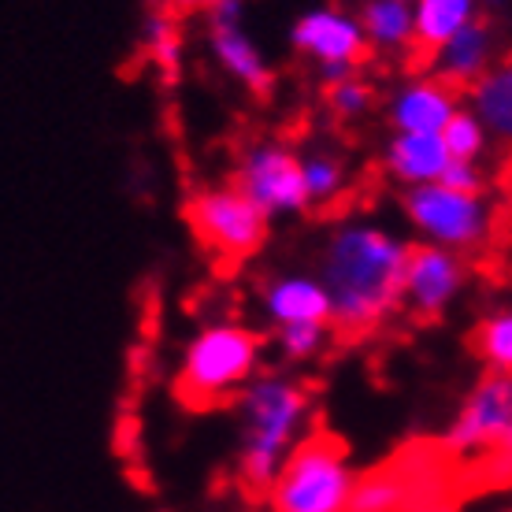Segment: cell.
<instances>
[{
    "label": "cell",
    "mask_w": 512,
    "mask_h": 512,
    "mask_svg": "<svg viewBox=\"0 0 512 512\" xmlns=\"http://www.w3.org/2000/svg\"><path fill=\"white\" fill-rule=\"evenodd\" d=\"M412 242L379 219L338 223L320 249L316 279L331 297V323L349 334L375 331L401 308V279Z\"/></svg>",
    "instance_id": "6da1fadb"
},
{
    "label": "cell",
    "mask_w": 512,
    "mask_h": 512,
    "mask_svg": "<svg viewBox=\"0 0 512 512\" xmlns=\"http://www.w3.org/2000/svg\"><path fill=\"white\" fill-rule=\"evenodd\" d=\"M238 409V475L249 490H268L290 449L308 435L312 394L282 372H256L234 394Z\"/></svg>",
    "instance_id": "7a4b0ae2"
},
{
    "label": "cell",
    "mask_w": 512,
    "mask_h": 512,
    "mask_svg": "<svg viewBox=\"0 0 512 512\" xmlns=\"http://www.w3.org/2000/svg\"><path fill=\"white\" fill-rule=\"evenodd\" d=\"M264 357V338L245 323H205L182 349L179 394L190 405L231 401L256 372Z\"/></svg>",
    "instance_id": "3957f363"
},
{
    "label": "cell",
    "mask_w": 512,
    "mask_h": 512,
    "mask_svg": "<svg viewBox=\"0 0 512 512\" xmlns=\"http://www.w3.org/2000/svg\"><path fill=\"white\" fill-rule=\"evenodd\" d=\"M357 487V468L346 446L323 431H308L279 475L271 479V512H349V498Z\"/></svg>",
    "instance_id": "277c9868"
},
{
    "label": "cell",
    "mask_w": 512,
    "mask_h": 512,
    "mask_svg": "<svg viewBox=\"0 0 512 512\" xmlns=\"http://www.w3.org/2000/svg\"><path fill=\"white\" fill-rule=\"evenodd\" d=\"M401 212L423 245H438L449 253H479L498 231V212L487 193H461L442 182L409 186L401 193Z\"/></svg>",
    "instance_id": "5b68a950"
},
{
    "label": "cell",
    "mask_w": 512,
    "mask_h": 512,
    "mask_svg": "<svg viewBox=\"0 0 512 512\" xmlns=\"http://www.w3.org/2000/svg\"><path fill=\"white\" fill-rule=\"evenodd\" d=\"M193 238L219 260H245L268 242V219L234 182L205 186L186 205Z\"/></svg>",
    "instance_id": "8992f818"
},
{
    "label": "cell",
    "mask_w": 512,
    "mask_h": 512,
    "mask_svg": "<svg viewBox=\"0 0 512 512\" xmlns=\"http://www.w3.org/2000/svg\"><path fill=\"white\" fill-rule=\"evenodd\" d=\"M234 186L253 201L264 219H294L308 212L301 153L286 141H253L234 167Z\"/></svg>",
    "instance_id": "52a82bcc"
},
{
    "label": "cell",
    "mask_w": 512,
    "mask_h": 512,
    "mask_svg": "<svg viewBox=\"0 0 512 512\" xmlns=\"http://www.w3.org/2000/svg\"><path fill=\"white\" fill-rule=\"evenodd\" d=\"M472 268L461 253H449L438 245H412L405 279H401V305L416 320H442L468 290Z\"/></svg>",
    "instance_id": "ba28073f"
},
{
    "label": "cell",
    "mask_w": 512,
    "mask_h": 512,
    "mask_svg": "<svg viewBox=\"0 0 512 512\" xmlns=\"http://www.w3.org/2000/svg\"><path fill=\"white\" fill-rule=\"evenodd\" d=\"M245 0H219L208 12V49L219 71L234 78L242 90L249 93H271L275 86V67H271L268 52L260 49V41L245 30Z\"/></svg>",
    "instance_id": "9c48e42d"
},
{
    "label": "cell",
    "mask_w": 512,
    "mask_h": 512,
    "mask_svg": "<svg viewBox=\"0 0 512 512\" xmlns=\"http://www.w3.org/2000/svg\"><path fill=\"white\" fill-rule=\"evenodd\" d=\"M512 427V375L487 372L468 390L461 409L446 427L449 453L457 457H483L494 442Z\"/></svg>",
    "instance_id": "30bf717a"
},
{
    "label": "cell",
    "mask_w": 512,
    "mask_h": 512,
    "mask_svg": "<svg viewBox=\"0 0 512 512\" xmlns=\"http://www.w3.org/2000/svg\"><path fill=\"white\" fill-rule=\"evenodd\" d=\"M290 49L312 60L316 67H357L368 56V41H364V30L357 23V12L338 8V4H320V8H308L294 19Z\"/></svg>",
    "instance_id": "8fae6325"
},
{
    "label": "cell",
    "mask_w": 512,
    "mask_h": 512,
    "mask_svg": "<svg viewBox=\"0 0 512 512\" xmlns=\"http://www.w3.org/2000/svg\"><path fill=\"white\" fill-rule=\"evenodd\" d=\"M457 108H461V93L427 71V75L405 78L390 93L386 119L397 134H442Z\"/></svg>",
    "instance_id": "7c38bea8"
},
{
    "label": "cell",
    "mask_w": 512,
    "mask_h": 512,
    "mask_svg": "<svg viewBox=\"0 0 512 512\" xmlns=\"http://www.w3.org/2000/svg\"><path fill=\"white\" fill-rule=\"evenodd\" d=\"M501 60V34L490 19H475L431 52V75L461 93Z\"/></svg>",
    "instance_id": "4fadbf2b"
},
{
    "label": "cell",
    "mask_w": 512,
    "mask_h": 512,
    "mask_svg": "<svg viewBox=\"0 0 512 512\" xmlns=\"http://www.w3.org/2000/svg\"><path fill=\"white\" fill-rule=\"evenodd\" d=\"M260 312L268 323H331V297L308 271H279L260 286Z\"/></svg>",
    "instance_id": "5bb4252c"
},
{
    "label": "cell",
    "mask_w": 512,
    "mask_h": 512,
    "mask_svg": "<svg viewBox=\"0 0 512 512\" xmlns=\"http://www.w3.org/2000/svg\"><path fill=\"white\" fill-rule=\"evenodd\" d=\"M449 167V153L442 145V134H397L383 145V171L390 179L409 190L438 182Z\"/></svg>",
    "instance_id": "9a60e30c"
},
{
    "label": "cell",
    "mask_w": 512,
    "mask_h": 512,
    "mask_svg": "<svg viewBox=\"0 0 512 512\" xmlns=\"http://www.w3.org/2000/svg\"><path fill=\"white\" fill-rule=\"evenodd\" d=\"M357 23L364 30L368 49L383 52V56H405L416 49L412 0H360Z\"/></svg>",
    "instance_id": "2e32d148"
},
{
    "label": "cell",
    "mask_w": 512,
    "mask_h": 512,
    "mask_svg": "<svg viewBox=\"0 0 512 512\" xmlns=\"http://www.w3.org/2000/svg\"><path fill=\"white\" fill-rule=\"evenodd\" d=\"M468 108L487 127L490 141L512 153V56H501L475 86H468Z\"/></svg>",
    "instance_id": "e0dca14e"
},
{
    "label": "cell",
    "mask_w": 512,
    "mask_h": 512,
    "mask_svg": "<svg viewBox=\"0 0 512 512\" xmlns=\"http://www.w3.org/2000/svg\"><path fill=\"white\" fill-rule=\"evenodd\" d=\"M483 19V0H412V23H416V49L431 52L446 45L457 30Z\"/></svg>",
    "instance_id": "ac0fdd59"
},
{
    "label": "cell",
    "mask_w": 512,
    "mask_h": 512,
    "mask_svg": "<svg viewBox=\"0 0 512 512\" xmlns=\"http://www.w3.org/2000/svg\"><path fill=\"white\" fill-rule=\"evenodd\" d=\"M141 49L145 60L160 71L164 82H175L182 71V52H186V38H182L179 19L167 8H153L141 23Z\"/></svg>",
    "instance_id": "d6986e66"
},
{
    "label": "cell",
    "mask_w": 512,
    "mask_h": 512,
    "mask_svg": "<svg viewBox=\"0 0 512 512\" xmlns=\"http://www.w3.org/2000/svg\"><path fill=\"white\" fill-rule=\"evenodd\" d=\"M301 182H305L308 208L312 205H334L342 201L349 190V167L338 153L316 149V153H301Z\"/></svg>",
    "instance_id": "ffe728a7"
},
{
    "label": "cell",
    "mask_w": 512,
    "mask_h": 512,
    "mask_svg": "<svg viewBox=\"0 0 512 512\" xmlns=\"http://www.w3.org/2000/svg\"><path fill=\"white\" fill-rule=\"evenodd\" d=\"M442 145H446L449 160H464V164H483V156L490 153V134L487 127L479 123V116H475L468 104H461L453 116H449V123L442 127Z\"/></svg>",
    "instance_id": "44dd1931"
},
{
    "label": "cell",
    "mask_w": 512,
    "mask_h": 512,
    "mask_svg": "<svg viewBox=\"0 0 512 512\" xmlns=\"http://www.w3.org/2000/svg\"><path fill=\"white\" fill-rule=\"evenodd\" d=\"M475 349L479 360L487 364V372L512 375V305L490 312L475 331Z\"/></svg>",
    "instance_id": "7402d4cb"
},
{
    "label": "cell",
    "mask_w": 512,
    "mask_h": 512,
    "mask_svg": "<svg viewBox=\"0 0 512 512\" xmlns=\"http://www.w3.org/2000/svg\"><path fill=\"white\" fill-rule=\"evenodd\" d=\"M409 498L405 479L394 472H368L357 475V487L349 498V512H397Z\"/></svg>",
    "instance_id": "603a6c76"
},
{
    "label": "cell",
    "mask_w": 512,
    "mask_h": 512,
    "mask_svg": "<svg viewBox=\"0 0 512 512\" xmlns=\"http://www.w3.org/2000/svg\"><path fill=\"white\" fill-rule=\"evenodd\" d=\"M327 342H331V323H286V327H275V349L290 364L316 360L327 349Z\"/></svg>",
    "instance_id": "cb8c5ba5"
},
{
    "label": "cell",
    "mask_w": 512,
    "mask_h": 512,
    "mask_svg": "<svg viewBox=\"0 0 512 512\" xmlns=\"http://www.w3.org/2000/svg\"><path fill=\"white\" fill-rule=\"evenodd\" d=\"M375 101H379V97H375L372 82H364L360 75L346 78V82H338V86L327 90V108H331L338 119H346V123L368 116L375 108Z\"/></svg>",
    "instance_id": "d4e9b609"
},
{
    "label": "cell",
    "mask_w": 512,
    "mask_h": 512,
    "mask_svg": "<svg viewBox=\"0 0 512 512\" xmlns=\"http://www.w3.org/2000/svg\"><path fill=\"white\" fill-rule=\"evenodd\" d=\"M442 186L461 193H487V175L479 164H464V160H449V167L442 171Z\"/></svg>",
    "instance_id": "484cf974"
},
{
    "label": "cell",
    "mask_w": 512,
    "mask_h": 512,
    "mask_svg": "<svg viewBox=\"0 0 512 512\" xmlns=\"http://www.w3.org/2000/svg\"><path fill=\"white\" fill-rule=\"evenodd\" d=\"M483 468H487L490 479L512 483V427L487 449V453H483Z\"/></svg>",
    "instance_id": "4316f807"
},
{
    "label": "cell",
    "mask_w": 512,
    "mask_h": 512,
    "mask_svg": "<svg viewBox=\"0 0 512 512\" xmlns=\"http://www.w3.org/2000/svg\"><path fill=\"white\" fill-rule=\"evenodd\" d=\"M219 0H164V8L171 15H208Z\"/></svg>",
    "instance_id": "83f0119b"
},
{
    "label": "cell",
    "mask_w": 512,
    "mask_h": 512,
    "mask_svg": "<svg viewBox=\"0 0 512 512\" xmlns=\"http://www.w3.org/2000/svg\"><path fill=\"white\" fill-rule=\"evenodd\" d=\"M483 4H490V8H501V4H505V0H483Z\"/></svg>",
    "instance_id": "f1b7e54d"
},
{
    "label": "cell",
    "mask_w": 512,
    "mask_h": 512,
    "mask_svg": "<svg viewBox=\"0 0 512 512\" xmlns=\"http://www.w3.org/2000/svg\"><path fill=\"white\" fill-rule=\"evenodd\" d=\"M505 512H512V509H505Z\"/></svg>",
    "instance_id": "f546056e"
}]
</instances>
